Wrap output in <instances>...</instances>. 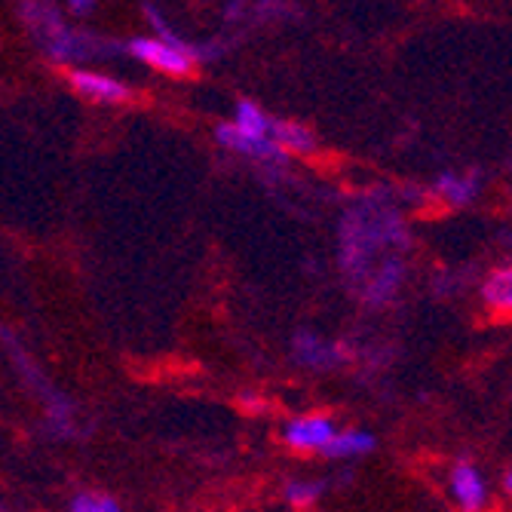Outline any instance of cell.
I'll return each mask as SVG.
<instances>
[{"mask_svg":"<svg viewBox=\"0 0 512 512\" xmlns=\"http://www.w3.org/2000/svg\"><path fill=\"white\" fill-rule=\"evenodd\" d=\"M402 240H405L402 218L375 200H362L341 221V246H338L341 270L347 273L353 286H359L371 273V267H378L384 258H390L384 252L396 249Z\"/></svg>","mask_w":512,"mask_h":512,"instance_id":"obj_1","label":"cell"},{"mask_svg":"<svg viewBox=\"0 0 512 512\" xmlns=\"http://www.w3.org/2000/svg\"><path fill=\"white\" fill-rule=\"evenodd\" d=\"M273 117H267L255 102H237L234 123L218 126V145L227 151H237L243 157H252L258 163H283V151L273 142Z\"/></svg>","mask_w":512,"mask_h":512,"instance_id":"obj_2","label":"cell"},{"mask_svg":"<svg viewBox=\"0 0 512 512\" xmlns=\"http://www.w3.org/2000/svg\"><path fill=\"white\" fill-rule=\"evenodd\" d=\"M22 16H25L28 28L34 31V37L40 40V46L53 59L74 62V59L89 56L92 40L80 31H71L53 4H46V0H28V4L22 7Z\"/></svg>","mask_w":512,"mask_h":512,"instance_id":"obj_3","label":"cell"},{"mask_svg":"<svg viewBox=\"0 0 512 512\" xmlns=\"http://www.w3.org/2000/svg\"><path fill=\"white\" fill-rule=\"evenodd\" d=\"M132 56L142 59L145 65L163 71V74H172V77H181L188 74L197 62V53L191 46L184 43H166V40H157V37H138L132 40Z\"/></svg>","mask_w":512,"mask_h":512,"instance_id":"obj_4","label":"cell"},{"mask_svg":"<svg viewBox=\"0 0 512 512\" xmlns=\"http://www.w3.org/2000/svg\"><path fill=\"white\" fill-rule=\"evenodd\" d=\"M338 433L335 417L313 411V414H298L292 421H286L283 427V442L292 451H304V454H322V448L332 442V436Z\"/></svg>","mask_w":512,"mask_h":512,"instance_id":"obj_5","label":"cell"},{"mask_svg":"<svg viewBox=\"0 0 512 512\" xmlns=\"http://www.w3.org/2000/svg\"><path fill=\"white\" fill-rule=\"evenodd\" d=\"M448 494L463 512H482L491 500V485L473 460H454L448 473Z\"/></svg>","mask_w":512,"mask_h":512,"instance_id":"obj_6","label":"cell"},{"mask_svg":"<svg viewBox=\"0 0 512 512\" xmlns=\"http://www.w3.org/2000/svg\"><path fill=\"white\" fill-rule=\"evenodd\" d=\"M402 286H405V261L390 255L378 267H371V273L362 279L356 289H359V295H362V301L368 307L381 310V307H390L399 298Z\"/></svg>","mask_w":512,"mask_h":512,"instance_id":"obj_7","label":"cell"},{"mask_svg":"<svg viewBox=\"0 0 512 512\" xmlns=\"http://www.w3.org/2000/svg\"><path fill=\"white\" fill-rule=\"evenodd\" d=\"M16 362L28 371V381H34V387H37V393H40V399H43V405H46V421H50L53 433L62 436V439L77 436V414H74L71 399L62 396L59 390H53L50 384H46V381L37 375V371H34V365L28 368V362H25L19 353H16Z\"/></svg>","mask_w":512,"mask_h":512,"instance_id":"obj_8","label":"cell"},{"mask_svg":"<svg viewBox=\"0 0 512 512\" xmlns=\"http://www.w3.org/2000/svg\"><path fill=\"white\" fill-rule=\"evenodd\" d=\"M292 356L304 368H335L344 362L347 350L338 341H329L316 332H298L292 341Z\"/></svg>","mask_w":512,"mask_h":512,"instance_id":"obj_9","label":"cell"},{"mask_svg":"<svg viewBox=\"0 0 512 512\" xmlns=\"http://www.w3.org/2000/svg\"><path fill=\"white\" fill-rule=\"evenodd\" d=\"M482 191V175L479 172H445L436 178L433 194L448 206H470Z\"/></svg>","mask_w":512,"mask_h":512,"instance_id":"obj_10","label":"cell"},{"mask_svg":"<svg viewBox=\"0 0 512 512\" xmlns=\"http://www.w3.org/2000/svg\"><path fill=\"white\" fill-rule=\"evenodd\" d=\"M71 86L80 92L83 99L105 102V105H117V102H123L129 96V89L120 80L96 74V71H71Z\"/></svg>","mask_w":512,"mask_h":512,"instance_id":"obj_11","label":"cell"},{"mask_svg":"<svg viewBox=\"0 0 512 512\" xmlns=\"http://www.w3.org/2000/svg\"><path fill=\"white\" fill-rule=\"evenodd\" d=\"M378 448V439L375 433H368V430H344L338 427V433L332 436V442L322 448V454L329 457V460H356V457H365Z\"/></svg>","mask_w":512,"mask_h":512,"instance_id":"obj_12","label":"cell"},{"mask_svg":"<svg viewBox=\"0 0 512 512\" xmlns=\"http://www.w3.org/2000/svg\"><path fill=\"white\" fill-rule=\"evenodd\" d=\"M482 301L494 313H509L512 310V270L509 267H494L485 283H482Z\"/></svg>","mask_w":512,"mask_h":512,"instance_id":"obj_13","label":"cell"},{"mask_svg":"<svg viewBox=\"0 0 512 512\" xmlns=\"http://www.w3.org/2000/svg\"><path fill=\"white\" fill-rule=\"evenodd\" d=\"M273 142L279 145L283 154H307L313 151V132L301 123H289V120H276L273 123Z\"/></svg>","mask_w":512,"mask_h":512,"instance_id":"obj_14","label":"cell"},{"mask_svg":"<svg viewBox=\"0 0 512 512\" xmlns=\"http://www.w3.org/2000/svg\"><path fill=\"white\" fill-rule=\"evenodd\" d=\"M71 512H123L120 500L102 491H80L71 500Z\"/></svg>","mask_w":512,"mask_h":512,"instance_id":"obj_15","label":"cell"},{"mask_svg":"<svg viewBox=\"0 0 512 512\" xmlns=\"http://www.w3.org/2000/svg\"><path fill=\"white\" fill-rule=\"evenodd\" d=\"M322 491H325V482H310V479H292L289 485H286V500L292 503V506H298V509H304V506H313L319 497H322Z\"/></svg>","mask_w":512,"mask_h":512,"instance_id":"obj_16","label":"cell"},{"mask_svg":"<svg viewBox=\"0 0 512 512\" xmlns=\"http://www.w3.org/2000/svg\"><path fill=\"white\" fill-rule=\"evenodd\" d=\"M96 4H99V0H71V10L74 13H89Z\"/></svg>","mask_w":512,"mask_h":512,"instance_id":"obj_17","label":"cell"},{"mask_svg":"<svg viewBox=\"0 0 512 512\" xmlns=\"http://www.w3.org/2000/svg\"><path fill=\"white\" fill-rule=\"evenodd\" d=\"M503 491H512V473L509 470L503 473Z\"/></svg>","mask_w":512,"mask_h":512,"instance_id":"obj_18","label":"cell"},{"mask_svg":"<svg viewBox=\"0 0 512 512\" xmlns=\"http://www.w3.org/2000/svg\"><path fill=\"white\" fill-rule=\"evenodd\" d=\"M243 4H246V0H230V13H237V10H240Z\"/></svg>","mask_w":512,"mask_h":512,"instance_id":"obj_19","label":"cell"},{"mask_svg":"<svg viewBox=\"0 0 512 512\" xmlns=\"http://www.w3.org/2000/svg\"><path fill=\"white\" fill-rule=\"evenodd\" d=\"M270 4H273V0H264V7H270Z\"/></svg>","mask_w":512,"mask_h":512,"instance_id":"obj_20","label":"cell"}]
</instances>
